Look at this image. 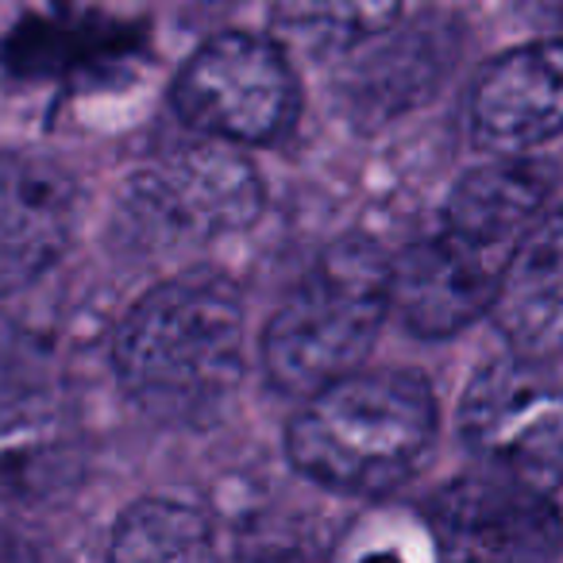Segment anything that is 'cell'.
Listing matches in <instances>:
<instances>
[{"label":"cell","instance_id":"cell-1","mask_svg":"<svg viewBox=\"0 0 563 563\" xmlns=\"http://www.w3.org/2000/svg\"><path fill=\"white\" fill-rule=\"evenodd\" d=\"M112 367L124 394L166 424H201L243 378V301L217 271H186L120 321Z\"/></svg>","mask_w":563,"mask_h":563},{"label":"cell","instance_id":"cell-2","mask_svg":"<svg viewBox=\"0 0 563 563\" xmlns=\"http://www.w3.org/2000/svg\"><path fill=\"white\" fill-rule=\"evenodd\" d=\"M306 398L286 429V455L336 494L386 498L437 444V398L417 371H347Z\"/></svg>","mask_w":563,"mask_h":563},{"label":"cell","instance_id":"cell-3","mask_svg":"<svg viewBox=\"0 0 563 563\" xmlns=\"http://www.w3.org/2000/svg\"><path fill=\"white\" fill-rule=\"evenodd\" d=\"M390 309V263L360 235L332 243L263 332L282 394H313L367 360Z\"/></svg>","mask_w":563,"mask_h":563},{"label":"cell","instance_id":"cell-4","mask_svg":"<svg viewBox=\"0 0 563 563\" xmlns=\"http://www.w3.org/2000/svg\"><path fill=\"white\" fill-rule=\"evenodd\" d=\"M81 471V432L55 355L0 321V490L24 501L63 494Z\"/></svg>","mask_w":563,"mask_h":563},{"label":"cell","instance_id":"cell-5","mask_svg":"<svg viewBox=\"0 0 563 563\" xmlns=\"http://www.w3.org/2000/svg\"><path fill=\"white\" fill-rule=\"evenodd\" d=\"M298 74L278 43L247 32L212 35L189 55L170 89L178 120L209 140L274 143L298 120Z\"/></svg>","mask_w":563,"mask_h":563},{"label":"cell","instance_id":"cell-6","mask_svg":"<svg viewBox=\"0 0 563 563\" xmlns=\"http://www.w3.org/2000/svg\"><path fill=\"white\" fill-rule=\"evenodd\" d=\"M460 437L494 475L552 494L563 486V386L537 360H498L471 378Z\"/></svg>","mask_w":563,"mask_h":563},{"label":"cell","instance_id":"cell-7","mask_svg":"<svg viewBox=\"0 0 563 563\" xmlns=\"http://www.w3.org/2000/svg\"><path fill=\"white\" fill-rule=\"evenodd\" d=\"M429 525L460 560H552L563 552V517L544 490L506 475H467L432 494Z\"/></svg>","mask_w":563,"mask_h":563},{"label":"cell","instance_id":"cell-8","mask_svg":"<svg viewBox=\"0 0 563 563\" xmlns=\"http://www.w3.org/2000/svg\"><path fill=\"white\" fill-rule=\"evenodd\" d=\"M347 51L355 55L340 70L336 93L347 117L375 128L437 93L460 55V32L448 20L390 24Z\"/></svg>","mask_w":563,"mask_h":563},{"label":"cell","instance_id":"cell-9","mask_svg":"<svg viewBox=\"0 0 563 563\" xmlns=\"http://www.w3.org/2000/svg\"><path fill=\"white\" fill-rule=\"evenodd\" d=\"M135 205L166 240L201 243L247 224L263 205V181L235 151L194 147L143 174Z\"/></svg>","mask_w":563,"mask_h":563},{"label":"cell","instance_id":"cell-10","mask_svg":"<svg viewBox=\"0 0 563 563\" xmlns=\"http://www.w3.org/2000/svg\"><path fill=\"white\" fill-rule=\"evenodd\" d=\"M78 224V186L43 155H0V298L20 294L66 255Z\"/></svg>","mask_w":563,"mask_h":563},{"label":"cell","instance_id":"cell-11","mask_svg":"<svg viewBox=\"0 0 563 563\" xmlns=\"http://www.w3.org/2000/svg\"><path fill=\"white\" fill-rule=\"evenodd\" d=\"M475 140L494 155H521L563 132V35L501 55L471 97Z\"/></svg>","mask_w":563,"mask_h":563},{"label":"cell","instance_id":"cell-12","mask_svg":"<svg viewBox=\"0 0 563 563\" xmlns=\"http://www.w3.org/2000/svg\"><path fill=\"white\" fill-rule=\"evenodd\" d=\"M501 266L475 255L444 228L409 243L390 263V306L417 336H452L490 313Z\"/></svg>","mask_w":563,"mask_h":563},{"label":"cell","instance_id":"cell-13","mask_svg":"<svg viewBox=\"0 0 563 563\" xmlns=\"http://www.w3.org/2000/svg\"><path fill=\"white\" fill-rule=\"evenodd\" d=\"M490 317L521 360L563 355V209L537 217L521 235L498 278Z\"/></svg>","mask_w":563,"mask_h":563},{"label":"cell","instance_id":"cell-14","mask_svg":"<svg viewBox=\"0 0 563 563\" xmlns=\"http://www.w3.org/2000/svg\"><path fill=\"white\" fill-rule=\"evenodd\" d=\"M548 194H552V174L529 158L478 166L452 189L440 228L506 271L521 235L537 224Z\"/></svg>","mask_w":563,"mask_h":563},{"label":"cell","instance_id":"cell-15","mask_svg":"<svg viewBox=\"0 0 563 563\" xmlns=\"http://www.w3.org/2000/svg\"><path fill=\"white\" fill-rule=\"evenodd\" d=\"M140 47L132 27L93 12H35L0 47V63L20 78H74L124 63Z\"/></svg>","mask_w":563,"mask_h":563},{"label":"cell","instance_id":"cell-16","mask_svg":"<svg viewBox=\"0 0 563 563\" xmlns=\"http://www.w3.org/2000/svg\"><path fill=\"white\" fill-rule=\"evenodd\" d=\"M112 560H205L212 555L209 517L174 498H143L112 529Z\"/></svg>","mask_w":563,"mask_h":563},{"label":"cell","instance_id":"cell-17","mask_svg":"<svg viewBox=\"0 0 563 563\" xmlns=\"http://www.w3.org/2000/svg\"><path fill=\"white\" fill-rule=\"evenodd\" d=\"M406 0H278V24L306 43L355 47L398 24Z\"/></svg>","mask_w":563,"mask_h":563},{"label":"cell","instance_id":"cell-18","mask_svg":"<svg viewBox=\"0 0 563 563\" xmlns=\"http://www.w3.org/2000/svg\"><path fill=\"white\" fill-rule=\"evenodd\" d=\"M525 16L548 35H563V0H525Z\"/></svg>","mask_w":563,"mask_h":563},{"label":"cell","instance_id":"cell-19","mask_svg":"<svg viewBox=\"0 0 563 563\" xmlns=\"http://www.w3.org/2000/svg\"><path fill=\"white\" fill-rule=\"evenodd\" d=\"M12 555H20V548L12 544V532L4 529V521H0V560H12Z\"/></svg>","mask_w":563,"mask_h":563}]
</instances>
